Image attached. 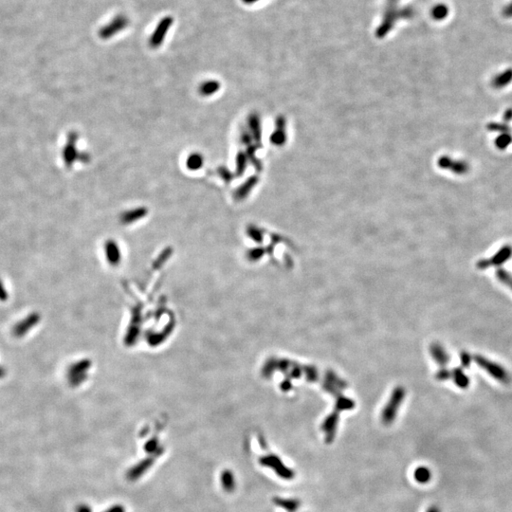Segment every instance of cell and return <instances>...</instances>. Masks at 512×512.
Listing matches in <instances>:
<instances>
[{
  "label": "cell",
  "mask_w": 512,
  "mask_h": 512,
  "mask_svg": "<svg viewBox=\"0 0 512 512\" xmlns=\"http://www.w3.org/2000/svg\"><path fill=\"white\" fill-rule=\"evenodd\" d=\"M236 169H235V175L237 177H241L244 174L245 169L247 167L248 163V158L243 152H239L236 156Z\"/></svg>",
  "instance_id": "obj_16"
},
{
  "label": "cell",
  "mask_w": 512,
  "mask_h": 512,
  "mask_svg": "<svg viewBox=\"0 0 512 512\" xmlns=\"http://www.w3.org/2000/svg\"><path fill=\"white\" fill-rule=\"evenodd\" d=\"M78 160H80L81 162H84V163H87V162H89V160H90V156H89L87 153H85V152L79 153Z\"/></svg>",
  "instance_id": "obj_25"
},
{
  "label": "cell",
  "mask_w": 512,
  "mask_h": 512,
  "mask_svg": "<svg viewBox=\"0 0 512 512\" xmlns=\"http://www.w3.org/2000/svg\"><path fill=\"white\" fill-rule=\"evenodd\" d=\"M106 256L110 264L116 265L120 259V250L117 243L113 240H109L105 244Z\"/></svg>",
  "instance_id": "obj_11"
},
{
  "label": "cell",
  "mask_w": 512,
  "mask_h": 512,
  "mask_svg": "<svg viewBox=\"0 0 512 512\" xmlns=\"http://www.w3.org/2000/svg\"><path fill=\"white\" fill-rule=\"evenodd\" d=\"M9 299V293L4 285V282L0 278V302H6Z\"/></svg>",
  "instance_id": "obj_23"
},
{
  "label": "cell",
  "mask_w": 512,
  "mask_h": 512,
  "mask_svg": "<svg viewBox=\"0 0 512 512\" xmlns=\"http://www.w3.org/2000/svg\"><path fill=\"white\" fill-rule=\"evenodd\" d=\"M129 25V19L124 14H118L110 23H108L101 28L99 31V37L104 40L110 39L111 37H115L119 33L124 31L127 26Z\"/></svg>",
  "instance_id": "obj_2"
},
{
  "label": "cell",
  "mask_w": 512,
  "mask_h": 512,
  "mask_svg": "<svg viewBox=\"0 0 512 512\" xmlns=\"http://www.w3.org/2000/svg\"><path fill=\"white\" fill-rule=\"evenodd\" d=\"M475 361L484 370H486L491 377H493L495 379L499 380V381L505 383V384H509L511 382L510 375L508 374V372L502 366H498L497 364H494V363L490 362L489 360L482 357V356H475Z\"/></svg>",
  "instance_id": "obj_4"
},
{
  "label": "cell",
  "mask_w": 512,
  "mask_h": 512,
  "mask_svg": "<svg viewBox=\"0 0 512 512\" xmlns=\"http://www.w3.org/2000/svg\"><path fill=\"white\" fill-rule=\"evenodd\" d=\"M257 1H259V0H242V2H244L245 4H247V5H252Z\"/></svg>",
  "instance_id": "obj_29"
},
{
  "label": "cell",
  "mask_w": 512,
  "mask_h": 512,
  "mask_svg": "<svg viewBox=\"0 0 512 512\" xmlns=\"http://www.w3.org/2000/svg\"><path fill=\"white\" fill-rule=\"evenodd\" d=\"M414 477H415V481L418 482L419 484H426L431 480L432 475L428 468L421 466V467L415 469Z\"/></svg>",
  "instance_id": "obj_15"
},
{
  "label": "cell",
  "mask_w": 512,
  "mask_h": 512,
  "mask_svg": "<svg viewBox=\"0 0 512 512\" xmlns=\"http://www.w3.org/2000/svg\"><path fill=\"white\" fill-rule=\"evenodd\" d=\"M148 210L146 207L135 208L133 210H128L121 216V222L124 225H128L135 221L146 218Z\"/></svg>",
  "instance_id": "obj_8"
},
{
  "label": "cell",
  "mask_w": 512,
  "mask_h": 512,
  "mask_svg": "<svg viewBox=\"0 0 512 512\" xmlns=\"http://www.w3.org/2000/svg\"><path fill=\"white\" fill-rule=\"evenodd\" d=\"M173 23L174 19L172 16H164L159 20V23L157 24L154 32L149 38V46L152 49H158L163 44V41Z\"/></svg>",
  "instance_id": "obj_3"
},
{
  "label": "cell",
  "mask_w": 512,
  "mask_h": 512,
  "mask_svg": "<svg viewBox=\"0 0 512 512\" xmlns=\"http://www.w3.org/2000/svg\"><path fill=\"white\" fill-rule=\"evenodd\" d=\"M496 276L498 280L505 284L506 286L510 287L512 290V275L510 272H508L504 268H498L496 271Z\"/></svg>",
  "instance_id": "obj_18"
},
{
  "label": "cell",
  "mask_w": 512,
  "mask_h": 512,
  "mask_svg": "<svg viewBox=\"0 0 512 512\" xmlns=\"http://www.w3.org/2000/svg\"><path fill=\"white\" fill-rule=\"evenodd\" d=\"M249 125H250V129L252 131V134L254 136V138L256 139L257 142H259L260 141V136H261V131H260L259 119H258V117L256 115L250 116Z\"/></svg>",
  "instance_id": "obj_17"
},
{
  "label": "cell",
  "mask_w": 512,
  "mask_h": 512,
  "mask_svg": "<svg viewBox=\"0 0 512 512\" xmlns=\"http://www.w3.org/2000/svg\"><path fill=\"white\" fill-rule=\"evenodd\" d=\"M512 256V248L511 246H505L500 251L490 259L481 260L477 263V268L486 269L490 266H500L508 261Z\"/></svg>",
  "instance_id": "obj_7"
},
{
  "label": "cell",
  "mask_w": 512,
  "mask_h": 512,
  "mask_svg": "<svg viewBox=\"0 0 512 512\" xmlns=\"http://www.w3.org/2000/svg\"><path fill=\"white\" fill-rule=\"evenodd\" d=\"M204 163V159L199 153H192L186 159V166L189 170H199Z\"/></svg>",
  "instance_id": "obj_13"
},
{
  "label": "cell",
  "mask_w": 512,
  "mask_h": 512,
  "mask_svg": "<svg viewBox=\"0 0 512 512\" xmlns=\"http://www.w3.org/2000/svg\"><path fill=\"white\" fill-rule=\"evenodd\" d=\"M90 366L91 362L85 359L69 366L66 372V378L69 385L73 388L82 385L87 378V372L90 369Z\"/></svg>",
  "instance_id": "obj_1"
},
{
  "label": "cell",
  "mask_w": 512,
  "mask_h": 512,
  "mask_svg": "<svg viewBox=\"0 0 512 512\" xmlns=\"http://www.w3.org/2000/svg\"><path fill=\"white\" fill-rule=\"evenodd\" d=\"M277 503L289 512H295L299 508V502L297 500H279Z\"/></svg>",
  "instance_id": "obj_21"
},
{
  "label": "cell",
  "mask_w": 512,
  "mask_h": 512,
  "mask_svg": "<svg viewBox=\"0 0 512 512\" xmlns=\"http://www.w3.org/2000/svg\"><path fill=\"white\" fill-rule=\"evenodd\" d=\"M79 135L77 132L72 131L68 135V143L62 151V157L67 167L71 168L76 160H78L79 152L77 150V142Z\"/></svg>",
  "instance_id": "obj_6"
},
{
  "label": "cell",
  "mask_w": 512,
  "mask_h": 512,
  "mask_svg": "<svg viewBox=\"0 0 512 512\" xmlns=\"http://www.w3.org/2000/svg\"><path fill=\"white\" fill-rule=\"evenodd\" d=\"M6 374H7V370L3 366H0V379L5 378Z\"/></svg>",
  "instance_id": "obj_28"
},
{
  "label": "cell",
  "mask_w": 512,
  "mask_h": 512,
  "mask_svg": "<svg viewBox=\"0 0 512 512\" xmlns=\"http://www.w3.org/2000/svg\"><path fill=\"white\" fill-rule=\"evenodd\" d=\"M427 512H440V511H439V508H437V507H432V508H430L427 511Z\"/></svg>",
  "instance_id": "obj_30"
},
{
  "label": "cell",
  "mask_w": 512,
  "mask_h": 512,
  "mask_svg": "<svg viewBox=\"0 0 512 512\" xmlns=\"http://www.w3.org/2000/svg\"><path fill=\"white\" fill-rule=\"evenodd\" d=\"M220 89V83L216 81V80H210V81H206V82H203L201 85H199V88H198V91L199 93L202 95V96H212L214 95L215 93H217Z\"/></svg>",
  "instance_id": "obj_12"
},
{
  "label": "cell",
  "mask_w": 512,
  "mask_h": 512,
  "mask_svg": "<svg viewBox=\"0 0 512 512\" xmlns=\"http://www.w3.org/2000/svg\"><path fill=\"white\" fill-rule=\"evenodd\" d=\"M264 463L265 465H268V466L274 468L276 470L277 474L285 479H292L294 476L293 471L286 468L279 460V458H277L275 456H269V457L265 458Z\"/></svg>",
  "instance_id": "obj_9"
},
{
  "label": "cell",
  "mask_w": 512,
  "mask_h": 512,
  "mask_svg": "<svg viewBox=\"0 0 512 512\" xmlns=\"http://www.w3.org/2000/svg\"><path fill=\"white\" fill-rule=\"evenodd\" d=\"M454 380H455V383L459 387H461V388H466L469 385V378L466 377V375L464 374L463 371L460 370V369L455 370V372H454Z\"/></svg>",
  "instance_id": "obj_19"
},
{
  "label": "cell",
  "mask_w": 512,
  "mask_h": 512,
  "mask_svg": "<svg viewBox=\"0 0 512 512\" xmlns=\"http://www.w3.org/2000/svg\"><path fill=\"white\" fill-rule=\"evenodd\" d=\"M251 134H249L248 132H242L241 133V143L244 144V145H250L251 144Z\"/></svg>",
  "instance_id": "obj_26"
},
{
  "label": "cell",
  "mask_w": 512,
  "mask_h": 512,
  "mask_svg": "<svg viewBox=\"0 0 512 512\" xmlns=\"http://www.w3.org/2000/svg\"><path fill=\"white\" fill-rule=\"evenodd\" d=\"M219 174L220 178L225 182V183H229L232 182L233 180V174H232L231 171L229 170L228 168L224 167V166H221L219 168Z\"/></svg>",
  "instance_id": "obj_22"
},
{
  "label": "cell",
  "mask_w": 512,
  "mask_h": 512,
  "mask_svg": "<svg viewBox=\"0 0 512 512\" xmlns=\"http://www.w3.org/2000/svg\"><path fill=\"white\" fill-rule=\"evenodd\" d=\"M512 81V70H508L503 73L498 74L493 80L492 85L495 88H503L504 86L511 84Z\"/></svg>",
  "instance_id": "obj_14"
},
{
  "label": "cell",
  "mask_w": 512,
  "mask_h": 512,
  "mask_svg": "<svg viewBox=\"0 0 512 512\" xmlns=\"http://www.w3.org/2000/svg\"><path fill=\"white\" fill-rule=\"evenodd\" d=\"M41 322V315L38 312H32L24 319L17 322L12 328V335L15 338H23L34 329Z\"/></svg>",
  "instance_id": "obj_5"
},
{
  "label": "cell",
  "mask_w": 512,
  "mask_h": 512,
  "mask_svg": "<svg viewBox=\"0 0 512 512\" xmlns=\"http://www.w3.org/2000/svg\"><path fill=\"white\" fill-rule=\"evenodd\" d=\"M461 361H462V365L466 367L471 365V356L466 352L461 354Z\"/></svg>",
  "instance_id": "obj_24"
},
{
  "label": "cell",
  "mask_w": 512,
  "mask_h": 512,
  "mask_svg": "<svg viewBox=\"0 0 512 512\" xmlns=\"http://www.w3.org/2000/svg\"><path fill=\"white\" fill-rule=\"evenodd\" d=\"M258 182L257 178L256 177H252V178H249L246 182H245L242 185H240L233 193V197L234 199L240 201V200H243L244 198H246L250 192L254 189V187L256 186V183Z\"/></svg>",
  "instance_id": "obj_10"
},
{
  "label": "cell",
  "mask_w": 512,
  "mask_h": 512,
  "mask_svg": "<svg viewBox=\"0 0 512 512\" xmlns=\"http://www.w3.org/2000/svg\"><path fill=\"white\" fill-rule=\"evenodd\" d=\"M512 143V136L508 133L501 135L496 140V146L499 147V149H506V147L509 146Z\"/></svg>",
  "instance_id": "obj_20"
},
{
  "label": "cell",
  "mask_w": 512,
  "mask_h": 512,
  "mask_svg": "<svg viewBox=\"0 0 512 512\" xmlns=\"http://www.w3.org/2000/svg\"><path fill=\"white\" fill-rule=\"evenodd\" d=\"M504 14H505V16H507V17H512V3H511L510 5H508V6L504 9Z\"/></svg>",
  "instance_id": "obj_27"
}]
</instances>
